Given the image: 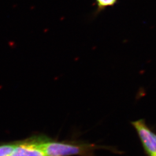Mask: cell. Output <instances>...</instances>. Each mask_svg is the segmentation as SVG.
Here are the masks:
<instances>
[{"label":"cell","mask_w":156,"mask_h":156,"mask_svg":"<svg viewBox=\"0 0 156 156\" xmlns=\"http://www.w3.org/2000/svg\"><path fill=\"white\" fill-rule=\"evenodd\" d=\"M17 143L9 144L0 146V156H10L16 149Z\"/></svg>","instance_id":"obj_5"},{"label":"cell","mask_w":156,"mask_h":156,"mask_svg":"<svg viewBox=\"0 0 156 156\" xmlns=\"http://www.w3.org/2000/svg\"><path fill=\"white\" fill-rule=\"evenodd\" d=\"M39 149L45 156H95V151L104 148L102 146L86 143H57L41 139Z\"/></svg>","instance_id":"obj_1"},{"label":"cell","mask_w":156,"mask_h":156,"mask_svg":"<svg viewBox=\"0 0 156 156\" xmlns=\"http://www.w3.org/2000/svg\"><path fill=\"white\" fill-rule=\"evenodd\" d=\"M140 138L145 153L148 156H156V134L148 127L145 120L131 122Z\"/></svg>","instance_id":"obj_2"},{"label":"cell","mask_w":156,"mask_h":156,"mask_svg":"<svg viewBox=\"0 0 156 156\" xmlns=\"http://www.w3.org/2000/svg\"><path fill=\"white\" fill-rule=\"evenodd\" d=\"M117 2L118 0H95L97 8L95 11V15H98L106 8L115 5Z\"/></svg>","instance_id":"obj_4"},{"label":"cell","mask_w":156,"mask_h":156,"mask_svg":"<svg viewBox=\"0 0 156 156\" xmlns=\"http://www.w3.org/2000/svg\"><path fill=\"white\" fill-rule=\"evenodd\" d=\"M41 139V138H35L17 142L16 149L10 156H45L39 149Z\"/></svg>","instance_id":"obj_3"}]
</instances>
